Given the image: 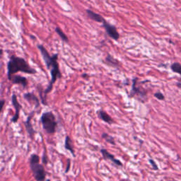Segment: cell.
I'll return each mask as SVG.
<instances>
[{
	"label": "cell",
	"instance_id": "obj_1",
	"mask_svg": "<svg viewBox=\"0 0 181 181\" xmlns=\"http://www.w3.org/2000/svg\"><path fill=\"white\" fill-rule=\"evenodd\" d=\"M19 72L29 74H36L37 73L36 70L31 67L24 58L16 57L15 55L10 56L9 60L7 63L8 79H11L12 76Z\"/></svg>",
	"mask_w": 181,
	"mask_h": 181
},
{
	"label": "cell",
	"instance_id": "obj_2",
	"mask_svg": "<svg viewBox=\"0 0 181 181\" xmlns=\"http://www.w3.org/2000/svg\"><path fill=\"white\" fill-rule=\"evenodd\" d=\"M29 165L35 180L36 181L46 180V172L44 166L40 163V156L38 154H31L29 159Z\"/></svg>",
	"mask_w": 181,
	"mask_h": 181
},
{
	"label": "cell",
	"instance_id": "obj_3",
	"mask_svg": "<svg viewBox=\"0 0 181 181\" xmlns=\"http://www.w3.org/2000/svg\"><path fill=\"white\" fill-rule=\"evenodd\" d=\"M40 122L44 131L47 134H54L57 127V122L55 115L52 111L43 112L40 117Z\"/></svg>",
	"mask_w": 181,
	"mask_h": 181
},
{
	"label": "cell",
	"instance_id": "obj_4",
	"mask_svg": "<svg viewBox=\"0 0 181 181\" xmlns=\"http://www.w3.org/2000/svg\"><path fill=\"white\" fill-rule=\"evenodd\" d=\"M37 47H38V49H39L40 53H41L42 56H43L44 61H45V64H46L47 69H50V68L52 67V64H53L54 61L56 59H58V54L57 53L54 54L53 55L51 56L50 55V54H49L48 51L47 50V49L45 48L43 45H41V44H38V45H37Z\"/></svg>",
	"mask_w": 181,
	"mask_h": 181
},
{
	"label": "cell",
	"instance_id": "obj_5",
	"mask_svg": "<svg viewBox=\"0 0 181 181\" xmlns=\"http://www.w3.org/2000/svg\"><path fill=\"white\" fill-rule=\"evenodd\" d=\"M138 79L134 78L132 79V89L129 94V97L132 98L134 96H138L141 98V101H143L142 98H145L147 96V91L141 87H139L137 84Z\"/></svg>",
	"mask_w": 181,
	"mask_h": 181
},
{
	"label": "cell",
	"instance_id": "obj_6",
	"mask_svg": "<svg viewBox=\"0 0 181 181\" xmlns=\"http://www.w3.org/2000/svg\"><path fill=\"white\" fill-rule=\"evenodd\" d=\"M103 27L105 29L107 35H108L110 38H112V39L115 40H117L119 39V34L115 26L112 25L110 23L105 20L103 23Z\"/></svg>",
	"mask_w": 181,
	"mask_h": 181
},
{
	"label": "cell",
	"instance_id": "obj_7",
	"mask_svg": "<svg viewBox=\"0 0 181 181\" xmlns=\"http://www.w3.org/2000/svg\"><path fill=\"white\" fill-rule=\"evenodd\" d=\"M11 102H12V105H13L14 108L15 109V113L14 115L12 116L11 117V122L13 123H16V122H18L19 119V115H20V110H21V105L19 103V102L18 101V99H17V96L16 95L14 94L11 96Z\"/></svg>",
	"mask_w": 181,
	"mask_h": 181
},
{
	"label": "cell",
	"instance_id": "obj_8",
	"mask_svg": "<svg viewBox=\"0 0 181 181\" xmlns=\"http://www.w3.org/2000/svg\"><path fill=\"white\" fill-rule=\"evenodd\" d=\"M34 115H35V110H33L32 112H30L29 116H28L27 117V119H26V121L24 122V125H25L26 129V131H27L28 134H29V137L31 138V140H33V139H34V135L36 134V131L34 130L32 124H31V119H32Z\"/></svg>",
	"mask_w": 181,
	"mask_h": 181
},
{
	"label": "cell",
	"instance_id": "obj_9",
	"mask_svg": "<svg viewBox=\"0 0 181 181\" xmlns=\"http://www.w3.org/2000/svg\"><path fill=\"white\" fill-rule=\"evenodd\" d=\"M101 153L103 156V159L105 160H108V161H110L111 162H112L114 164H115L116 166H122L123 164L122 163L119 161V159H116L115 157V156L112 155V154H110V152H108V150L105 149H101Z\"/></svg>",
	"mask_w": 181,
	"mask_h": 181
},
{
	"label": "cell",
	"instance_id": "obj_10",
	"mask_svg": "<svg viewBox=\"0 0 181 181\" xmlns=\"http://www.w3.org/2000/svg\"><path fill=\"white\" fill-rule=\"evenodd\" d=\"M24 98L29 103H31L35 106V108H38L40 107V103L39 98L38 96H36L32 92H28L24 95Z\"/></svg>",
	"mask_w": 181,
	"mask_h": 181
},
{
	"label": "cell",
	"instance_id": "obj_11",
	"mask_svg": "<svg viewBox=\"0 0 181 181\" xmlns=\"http://www.w3.org/2000/svg\"><path fill=\"white\" fill-rule=\"evenodd\" d=\"M9 81H11L13 84H19V85H21L24 88H26L28 85L27 79L26 77L21 76V75H14Z\"/></svg>",
	"mask_w": 181,
	"mask_h": 181
},
{
	"label": "cell",
	"instance_id": "obj_12",
	"mask_svg": "<svg viewBox=\"0 0 181 181\" xmlns=\"http://www.w3.org/2000/svg\"><path fill=\"white\" fill-rule=\"evenodd\" d=\"M86 11H87V14L88 16V17H89L91 20L94 21L98 23H103V21H105V19L103 18L101 15H100L99 14L96 13V12L92 11V10L87 9L86 10Z\"/></svg>",
	"mask_w": 181,
	"mask_h": 181
},
{
	"label": "cell",
	"instance_id": "obj_13",
	"mask_svg": "<svg viewBox=\"0 0 181 181\" xmlns=\"http://www.w3.org/2000/svg\"><path fill=\"white\" fill-rule=\"evenodd\" d=\"M97 113L99 118L101 119V120H103V122H106V123H108L109 124H111L114 122L113 119H112L106 112L104 111V110H98Z\"/></svg>",
	"mask_w": 181,
	"mask_h": 181
},
{
	"label": "cell",
	"instance_id": "obj_14",
	"mask_svg": "<svg viewBox=\"0 0 181 181\" xmlns=\"http://www.w3.org/2000/svg\"><path fill=\"white\" fill-rule=\"evenodd\" d=\"M105 62L106 63L108 66L112 67L118 68L119 66L120 65V63H119V61L117 60L115 58H114L111 54H108L106 57H105Z\"/></svg>",
	"mask_w": 181,
	"mask_h": 181
},
{
	"label": "cell",
	"instance_id": "obj_15",
	"mask_svg": "<svg viewBox=\"0 0 181 181\" xmlns=\"http://www.w3.org/2000/svg\"><path fill=\"white\" fill-rule=\"evenodd\" d=\"M64 148H65L67 150L70 152V153L72 154L74 157H75V153H74V149L73 142L69 136H66L65 141H64Z\"/></svg>",
	"mask_w": 181,
	"mask_h": 181
},
{
	"label": "cell",
	"instance_id": "obj_16",
	"mask_svg": "<svg viewBox=\"0 0 181 181\" xmlns=\"http://www.w3.org/2000/svg\"><path fill=\"white\" fill-rule=\"evenodd\" d=\"M55 31L58 34V36H59V38L62 39L63 42H64V43H68V42H69V38H68V37L66 36L65 33L63 32L62 30L60 28L58 27V26H56Z\"/></svg>",
	"mask_w": 181,
	"mask_h": 181
},
{
	"label": "cell",
	"instance_id": "obj_17",
	"mask_svg": "<svg viewBox=\"0 0 181 181\" xmlns=\"http://www.w3.org/2000/svg\"><path fill=\"white\" fill-rule=\"evenodd\" d=\"M101 137L103 138L105 142H107L108 143L110 144V145H115V139H114L113 137H112L111 135L108 134V133H103L101 135Z\"/></svg>",
	"mask_w": 181,
	"mask_h": 181
},
{
	"label": "cell",
	"instance_id": "obj_18",
	"mask_svg": "<svg viewBox=\"0 0 181 181\" xmlns=\"http://www.w3.org/2000/svg\"><path fill=\"white\" fill-rule=\"evenodd\" d=\"M170 69L173 72L181 74V64L178 62H174L170 66Z\"/></svg>",
	"mask_w": 181,
	"mask_h": 181
},
{
	"label": "cell",
	"instance_id": "obj_19",
	"mask_svg": "<svg viewBox=\"0 0 181 181\" xmlns=\"http://www.w3.org/2000/svg\"><path fill=\"white\" fill-rule=\"evenodd\" d=\"M154 97L157 98V99L161 100V101H163L164 100V95H163L161 92H156L154 94Z\"/></svg>",
	"mask_w": 181,
	"mask_h": 181
},
{
	"label": "cell",
	"instance_id": "obj_20",
	"mask_svg": "<svg viewBox=\"0 0 181 181\" xmlns=\"http://www.w3.org/2000/svg\"><path fill=\"white\" fill-rule=\"evenodd\" d=\"M42 161H43V163L44 164L47 165V162H48V159H47V156L46 152H45V150H44L43 154V157H42Z\"/></svg>",
	"mask_w": 181,
	"mask_h": 181
},
{
	"label": "cell",
	"instance_id": "obj_21",
	"mask_svg": "<svg viewBox=\"0 0 181 181\" xmlns=\"http://www.w3.org/2000/svg\"><path fill=\"white\" fill-rule=\"evenodd\" d=\"M149 163H150V164L152 165L153 169L155 170H157L158 169H159V168H158L157 164H156V162L154 161V160H153V159H149Z\"/></svg>",
	"mask_w": 181,
	"mask_h": 181
},
{
	"label": "cell",
	"instance_id": "obj_22",
	"mask_svg": "<svg viewBox=\"0 0 181 181\" xmlns=\"http://www.w3.org/2000/svg\"><path fill=\"white\" fill-rule=\"evenodd\" d=\"M70 165H71V161H70V159L67 160V168L65 170V173H67L68 171H69L70 169Z\"/></svg>",
	"mask_w": 181,
	"mask_h": 181
},
{
	"label": "cell",
	"instance_id": "obj_23",
	"mask_svg": "<svg viewBox=\"0 0 181 181\" xmlns=\"http://www.w3.org/2000/svg\"><path fill=\"white\" fill-rule=\"evenodd\" d=\"M4 103H5L4 100H1V110H2L3 108H4Z\"/></svg>",
	"mask_w": 181,
	"mask_h": 181
},
{
	"label": "cell",
	"instance_id": "obj_24",
	"mask_svg": "<svg viewBox=\"0 0 181 181\" xmlns=\"http://www.w3.org/2000/svg\"><path fill=\"white\" fill-rule=\"evenodd\" d=\"M177 87L181 88V84L180 83H177Z\"/></svg>",
	"mask_w": 181,
	"mask_h": 181
},
{
	"label": "cell",
	"instance_id": "obj_25",
	"mask_svg": "<svg viewBox=\"0 0 181 181\" xmlns=\"http://www.w3.org/2000/svg\"><path fill=\"white\" fill-rule=\"evenodd\" d=\"M82 77H88V75L86 74H84L82 75Z\"/></svg>",
	"mask_w": 181,
	"mask_h": 181
},
{
	"label": "cell",
	"instance_id": "obj_26",
	"mask_svg": "<svg viewBox=\"0 0 181 181\" xmlns=\"http://www.w3.org/2000/svg\"><path fill=\"white\" fill-rule=\"evenodd\" d=\"M45 181H51V180H49V179H46V180H45Z\"/></svg>",
	"mask_w": 181,
	"mask_h": 181
}]
</instances>
